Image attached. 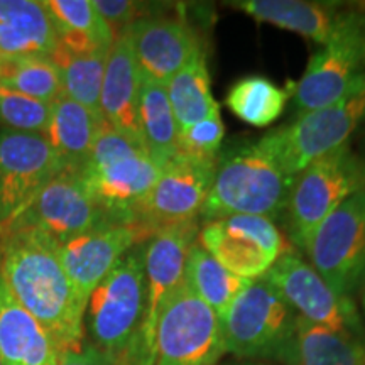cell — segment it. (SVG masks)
Returning <instances> with one entry per match:
<instances>
[{"label": "cell", "instance_id": "cell-18", "mask_svg": "<svg viewBox=\"0 0 365 365\" xmlns=\"http://www.w3.org/2000/svg\"><path fill=\"white\" fill-rule=\"evenodd\" d=\"M127 33L140 76L154 83L168 85L176 73L205 53L191 26L176 17H143Z\"/></svg>", "mask_w": 365, "mask_h": 365}, {"label": "cell", "instance_id": "cell-21", "mask_svg": "<svg viewBox=\"0 0 365 365\" xmlns=\"http://www.w3.org/2000/svg\"><path fill=\"white\" fill-rule=\"evenodd\" d=\"M58 48V34L38 0H0V56H48Z\"/></svg>", "mask_w": 365, "mask_h": 365}, {"label": "cell", "instance_id": "cell-30", "mask_svg": "<svg viewBox=\"0 0 365 365\" xmlns=\"http://www.w3.org/2000/svg\"><path fill=\"white\" fill-rule=\"evenodd\" d=\"M289 90L261 75L245 76L232 85L225 103L240 120L254 127H267L284 110Z\"/></svg>", "mask_w": 365, "mask_h": 365}, {"label": "cell", "instance_id": "cell-8", "mask_svg": "<svg viewBox=\"0 0 365 365\" xmlns=\"http://www.w3.org/2000/svg\"><path fill=\"white\" fill-rule=\"evenodd\" d=\"M225 354L220 317L182 281L159 314L150 365H217Z\"/></svg>", "mask_w": 365, "mask_h": 365}, {"label": "cell", "instance_id": "cell-31", "mask_svg": "<svg viewBox=\"0 0 365 365\" xmlns=\"http://www.w3.org/2000/svg\"><path fill=\"white\" fill-rule=\"evenodd\" d=\"M0 83L44 103L63 93L58 66L48 56H0Z\"/></svg>", "mask_w": 365, "mask_h": 365}, {"label": "cell", "instance_id": "cell-15", "mask_svg": "<svg viewBox=\"0 0 365 365\" xmlns=\"http://www.w3.org/2000/svg\"><path fill=\"white\" fill-rule=\"evenodd\" d=\"M65 170L44 134L0 129V225Z\"/></svg>", "mask_w": 365, "mask_h": 365}, {"label": "cell", "instance_id": "cell-20", "mask_svg": "<svg viewBox=\"0 0 365 365\" xmlns=\"http://www.w3.org/2000/svg\"><path fill=\"white\" fill-rule=\"evenodd\" d=\"M59 350L0 274V365H58Z\"/></svg>", "mask_w": 365, "mask_h": 365}, {"label": "cell", "instance_id": "cell-5", "mask_svg": "<svg viewBox=\"0 0 365 365\" xmlns=\"http://www.w3.org/2000/svg\"><path fill=\"white\" fill-rule=\"evenodd\" d=\"M365 118V73L339 102L301 113L291 125L259 139L287 176L296 178L308 164L349 144Z\"/></svg>", "mask_w": 365, "mask_h": 365}, {"label": "cell", "instance_id": "cell-17", "mask_svg": "<svg viewBox=\"0 0 365 365\" xmlns=\"http://www.w3.org/2000/svg\"><path fill=\"white\" fill-rule=\"evenodd\" d=\"M149 239L137 225H108L59 244V261L81 303L86 307L90 294L117 262Z\"/></svg>", "mask_w": 365, "mask_h": 365}, {"label": "cell", "instance_id": "cell-33", "mask_svg": "<svg viewBox=\"0 0 365 365\" xmlns=\"http://www.w3.org/2000/svg\"><path fill=\"white\" fill-rule=\"evenodd\" d=\"M225 127L220 112H215L213 115L180 130V153L193 158L217 159Z\"/></svg>", "mask_w": 365, "mask_h": 365}, {"label": "cell", "instance_id": "cell-32", "mask_svg": "<svg viewBox=\"0 0 365 365\" xmlns=\"http://www.w3.org/2000/svg\"><path fill=\"white\" fill-rule=\"evenodd\" d=\"M51 103L39 102L0 83V125L2 129L46 134Z\"/></svg>", "mask_w": 365, "mask_h": 365}, {"label": "cell", "instance_id": "cell-12", "mask_svg": "<svg viewBox=\"0 0 365 365\" xmlns=\"http://www.w3.org/2000/svg\"><path fill=\"white\" fill-rule=\"evenodd\" d=\"M198 223L188 222L158 230L145 242V304L130 365H150L159 314L185 279L186 259L198 239Z\"/></svg>", "mask_w": 365, "mask_h": 365}, {"label": "cell", "instance_id": "cell-1", "mask_svg": "<svg viewBox=\"0 0 365 365\" xmlns=\"http://www.w3.org/2000/svg\"><path fill=\"white\" fill-rule=\"evenodd\" d=\"M58 249V240L38 230L0 237V274L9 291L63 352L83 344L86 307L68 279Z\"/></svg>", "mask_w": 365, "mask_h": 365}, {"label": "cell", "instance_id": "cell-23", "mask_svg": "<svg viewBox=\"0 0 365 365\" xmlns=\"http://www.w3.org/2000/svg\"><path fill=\"white\" fill-rule=\"evenodd\" d=\"M103 122L102 115L66 95L61 93L54 100L44 135L65 164V170L83 171Z\"/></svg>", "mask_w": 365, "mask_h": 365}, {"label": "cell", "instance_id": "cell-19", "mask_svg": "<svg viewBox=\"0 0 365 365\" xmlns=\"http://www.w3.org/2000/svg\"><path fill=\"white\" fill-rule=\"evenodd\" d=\"M140 76L129 33L118 34L113 41L105 65L100 113L108 125L130 139L140 140L139 95Z\"/></svg>", "mask_w": 365, "mask_h": 365}, {"label": "cell", "instance_id": "cell-37", "mask_svg": "<svg viewBox=\"0 0 365 365\" xmlns=\"http://www.w3.org/2000/svg\"><path fill=\"white\" fill-rule=\"evenodd\" d=\"M235 365H264V364H235Z\"/></svg>", "mask_w": 365, "mask_h": 365}, {"label": "cell", "instance_id": "cell-4", "mask_svg": "<svg viewBox=\"0 0 365 365\" xmlns=\"http://www.w3.org/2000/svg\"><path fill=\"white\" fill-rule=\"evenodd\" d=\"M144 244L130 249L95 287L85 308L91 344L120 365H130L145 304Z\"/></svg>", "mask_w": 365, "mask_h": 365}, {"label": "cell", "instance_id": "cell-10", "mask_svg": "<svg viewBox=\"0 0 365 365\" xmlns=\"http://www.w3.org/2000/svg\"><path fill=\"white\" fill-rule=\"evenodd\" d=\"M364 73L365 14L344 11L331 38L313 54L294 86L299 115L339 102Z\"/></svg>", "mask_w": 365, "mask_h": 365}, {"label": "cell", "instance_id": "cell-24", "mask_svg": "<svg viewBox=\"0 0 365 365\" xmlns=\"http://www.w3.org/2000/svg\"><path fill=\"white\" fill-rule=\"evenodd\" d=\"M234 7L259 22L293 31L322 46L331 38L344 12L336 4L304 0H244Z\"/></svg>", "mask_w": 365, "mask_h": 365}, {"label": "cell", "instance_id": "cell-26", "mask_svg": "<svg viewBox=\"0 0 365 365\" xmlns=\"http://www.w3.org/2000/svg\"><path fill=\"white\" fill-rule=\"evenodd\" d=\"M140 140L159 168L180 153V127L176 124L166 85L143 80L139 95Z\"/></svg>", "mask_w": 365, "mask_h": 365}, {"label": "cell", "instance_id": "cell-28", "mask_svg": "<svg viewBox=\"0 0 365 365\" xmlns=\"http://www.w3.org/2000/svg\"><path fill=\"white\" fill-rule=\"evenodd\" d=\"M166 90L180 130L220 112V107L212 95V81L205 53L198 54L180 73H176L168 81Z\"/></svg>", "mask_w": 365, "mask_h": 365}, {"label": "cell", "instance_id": "cell-34", "mask_svg": "<svg viewBox=\"0 0 365 365\" xmlns=\"http://www.w3.org/2000/svg\"><path fill=\"white\" fill-rule=\"evenodd\" d=\"M93 6L115 38L125 33L134 22L143 19V12L148 11L144 4L132 2V0H93Z\"/></svg>", "mask_w": 365, "mask_h": 365}, {"label": "cell", "instance_id": "cell-7", "mask_svg": "<svg viewBox=\"0 0 365 365\" xmlns=\"http://www.w3.org/2000/svg\"><path fill=\"white\" fill-rule=\"evenodd\" d=\"M220 319L228 354L239 359H281L298 314L262 276L242 289Z\"/></svg>", "mask_w": 365, "mask_h": 365}, {"label": "cell", "instance_id": "cell-36", "mask_svg": "<svg viewBox=\"0 0 365 365\" xmlns=\"http://www.w3.org/2000/svg\"><path fill=\"white\" fill-rule=\"evenodd\" d=\"M362 304H364V309H365V276H364V281H362Z\"/></svg>", "mask_w": 365, "mask_h": 365}, {"label": "cell", "instance_id": "cell-29", "mask_svg": "<svg viewBox=\"0 0 365 365\" xmlns=\"http://www.w3.org/2000/svg\"><path fill=\"white\" fill-rule=\"evenodd\" d=\"M107 56V51H71L59 44L51 56L61 76L63 95L97 115H102L100 97Z\"/></svg>", "mask_w": 365, "mask_h": 365}, {"label": "cell", "instance_id": "cell-13", "mask_svg": "<svg viewBox=\"0 0 365 365\" xmlns=\"http://www.w3.org/2000/svg\"><path fill=\"white\" fill-rule=\"evenodd\" d=\"M196 242L227 271L250 281L262 277L277 259L289 252L274 220L255 215L205 222Z\"/></svg>", "mask_w": 365, "mask_h": 365}, {"label": "cell", "instance_id": "cell-3", "mask_svg": "<svg viewBox=\"0 0 365 365\" xmlns=\"http://www.w3.org/2000/svg\"><path fill=\"white\" fill-rule=\"evenodd\" d=\"M81 175L113 225H137L161 168L143 144L103 122Z\"/></svg>", "mask_w": 365, "mask_h": 365}, {"label": "cell", "instance_id": "cell-11", "mask_svg": "<svg viewBox=\"0 0 365 365\" xmlns=\"http://www.w3.org/2000/svg\"><path fill=\"white\" fill-rule=\"evenodd\" d=\"M307 252L319 276L350 298L365 276V188L322 222Z\"/></svg>", "mask_w": 365, "mask_h": 365}, {"label": "cell", "instance_id": "cell-22", "mask_svg": "<svg viewBox=\"0 0 365 365\" xmlns=\"http://www.w3.org/2000/svg\"><path fill=\"white\" fill-rule=\"evenodd\" d=\"M279 360L287 365H365V340L362 333L335 331L298 317Z\"/></svg>", "mask_w": 365, "mask_h": 365}, {"label": "cell", "instance_id": "cell-9", "mask_svg": "<svg viewBox=\"0 0 365 365\" xmlns=\"http://www.w3.org/2000/svg\"><path fill=\"white\" fill-rule=\"evenodd\" d=\"M108 225L113 223L93 198L81 171L63 170L11 220L0 225V237L38 230L63 244Z\"/></svg>", "mask_w": 365, "mask_h": 365}, {"label": "cell", "instance_id": "cell-16", "mask_svg": "<svg viewBox=\"0 0 365 365\" xmlns=\"http://www.w3.org/2000/svg\"><path fill=\"white\" fill-rule=\"evenodd\" d=\"M299 318L335 331L360 333L352 298L336 293L312 264L287 252L264 274Z\"/></svg>", "mask_w": 365, "mask_h": 365}, {"label": "cell", "instance_id": "cell-14", "mask_svg": "<svg viewBox=\"0 0 365 365\" xmlns=\"http://www.w3.org/2000/svg\"><path fill=\"white\" fill-rule=\"evenodd\" d=\"M217 164L218 158L202 159L178 153L161 170L137 225L153 237L161 228L198 220L212 190Z\"/></svg>", "mask_w": 365, "mask_h": 365}, {"label": "cell", "instance_id": "cell-25", "mask_svg": "<svg viewBox=\"0 0 365 365\" xmlns=\"http://www.w3.org/2000/svg\"><path fill=\"white\" fill-rule=\"evenodd\" d=\"M58 34V44L71 51H110L115 34L93 0H43Z\"/></svg>", "mask_w": 365, "mask_h": 365}, {"label": "cell", "instance_id": "cell-35", "mask_svg": "<svg viewBox=\"0 0 365 365\" xmlns=\"http://www.w3.org/2000/svg\"><path fill=\"white\" fill-rule=\"evenodd\" d=\"M58 365H120L117 360H113L110 355H107L98 346H95L91 341L83 340V344L75 346V349L63 350L59 352Z\"/></svg>", "mask_w": 365, "mask_h": 365}, {"label": "cell", "instance_id": "cell-6", "mask_svg": "<svg viewBox=\"0 0 365 365\" xmlns=\"http://www.w3.org/2000/svg\"><path fill=\"white\" fill-rule=\"evenodd\" d=\"M365 188V166L345 144L308 164L294 178L286 205L289 239L307 252L317 228L349 196Z\"/></svg>", "mask_w": 365, "mask_h": 365}, {"label": "cell", "instance_id": "cell-27", "mask_svg": "<svg viewBox=\"0 0 365 365\" xmlns=\"http://www.w3.org/2000/svg\"><path fill=\"white\" fill-rule=\"evenodd\" d=\"M182 281L196 298L208 304L220 318L250 282V279H244L227 271L198 242L191 247L186 259Z\"/></svg>", "mask_w": 365, "mask_h": 365}, {"label": "cell", "instance_id": "cell-2", "mask_svg": "<svg viewBox=\"0 0 365 365\" xmlns=\"http://www.w3.org/2000/svg\"><path fill=\"white\" fill-rule=\"evenodd\" d=\"M294 178L287 176L261 140L218 156L215 178L202 210L205 222L232 215H284Z\"/></svg>", "mask_w": 365, "mask_h": 365}]
</instances>
